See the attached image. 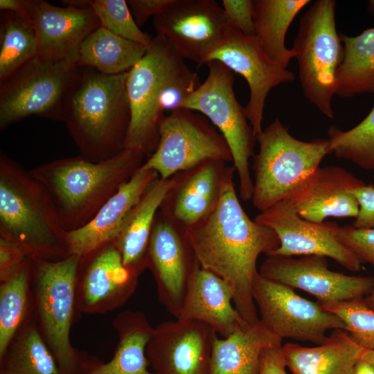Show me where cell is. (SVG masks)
Returning a JSON list of instances; mask_svg holds the SVG:
<instances>
[{"label": "cell", "instance_id": "1", "mask_svg": "<svg viewBox=\"0 0 374 374\" xmlns=\"http://www.w3.org/2000/svg\"><path fill=\"white\" fill-rule=\"evenodd\" d=\"M235 171L233 165L229 167L215 209L186 234L200 267L229 284L235 309L251 326L259 320L253 296L257 260L262 253L270 256L280 242L271 229L244 211L235 188Z\"/></svg>", "mask_w": 374, "mask_h": 374}, {"label": "cell", "instance_id": "2", "mask_svg": "<svg viewBox=\"0 0 374 374\" xmlns=\"http://www.w3.org/2000/svg\"><path fill=\"white\" fill-rule=\"evenodd\" d=\"M200 84L198 74L169 43L158 35L152 37L143 56L127 75L131 120L125 148L152 154L165 112L181 108Z\"/></svg>", "mask_w": 374, "mask_h": 374}, {"label": "cell", "instance_id": "3", "mask_svg": "<svg viewBox=\"0 0 374 374\" xmlns=\"http://www.w3.org/2000/svg\"><path fill=\"white\" fill-rule=\"evenodd\" d=\"M127 72L107 75L78 66L64 100L63 122L86 159L104 161L125 148L131 120Z\"/></svg>", "mask_w": 374, "mask_h": 374}, {"label": "cell", "instance_id": "4", "mask_svg": "<svg viewBox=\"0 0 374 374\" xmlns=\"http://www.w3.org/2000/svg\"><path fill=\"white\" fill-rule=\"evenodd\" d=\"M140 150L125 148L112 158L93 162L79 155L30 170L49 195L66 231L86 225L144 163Z\"/></svg>", "mask_w": 374, "mask_h": 374}, {"label": "cell", "instance_id": "5", "mask_svg": "<svg viewBox=\"0 0 374 374\" xmlns=\"http://www.w3.org/2000/svg\"><path fill=\"white\" fill-rule=\"evenodd\" d=\"M0 238L31 259L69 256L66 231L43 186L13 159L0 153Z\"/></svg>", "mask_w": 374, "mask_h": 374}, {"label": "cell", "instance_id": "6", "mask_svg": "<svg viewBox=\"0 0 374 374\" xmlns=\"http://www.w3.org/2000/svg\"><path fill=\"white\" fill-rule=\"evenodd\" d=\"M30 259L33 319L62 374H80L84 357L70 333L79 314L75 286L80 257L59 260Z\"/></svg>", "mask_w": 374, "mask_h": 374}, {"label": "cell", "instance_id": "7", "mask_svg": "<svg viewBox=\"0 0 374 374\" xmlns=\"http://www.w3.org/2000/svg\"><path fill=\"white\" fill-rule=\"evenodd\" d=\"M258 152L253 157L251 202L260 212L285 199L331 153L328 139L303 141L275 119L256 136Z\"/></svg>", "mask_w": 374, "mask_h": 374}, {"label": "cell", "instance_id": "8", "mask_svg": "<svg viewBox=\"0 0 374 374\" xmlns=\"http://www.w3.org/2000/svg\"><path fill=\"white\" fill-rule=\"evenodd\" d=\"M335 6L334 0L316 1L301 17L291 48L305 97L329 118L334 117L336 73L344 55Z\"/></svg>", "mask_w": 374, "mask_h": 374}, {"label": "cell", "instance_id": "9", "mask_svg": "<svg viewBox=\"0 0 374 374\" xmlns=\"http://www.w3.org/2000/svg\"><path fill=\"white\" fill-rule=\"evenodd\" d=\"M206 78L184 101L181 108L204 116L218 130L231 150L239 178V195L244 201L251 199L253 179L249 159L254 156L256 134L235 94L233 72L217 61L206 64Z\"/></svg>", "mask_w": 374, "mask_h": 374}, {"label": "cell", "instance_id": "10", "mask_svg": "<svg viewBox=\"0 0 374 374\" xmlns=\"http://www.w3.org/2000/svg\"><path fill=\"white\" fill-rule=\"evenodd\" d=\"M78 69L37 55L0 82V131L32 116L63 121L64 100Z\"/></svg>", "mask_w": 374, "mask_h": 374}, {"label": "cell", "instance_id": "11", "mask_svg": "<svg viewBox=\"0 0 374 374\" xmlns=\"http://www.w3.org/2000/svg\"><path fill=\"white\" fill-rule=\"evenodd\" d=\"M159 143L141 168L170 179L210 160L233 162L231 150L218 130L202 114L179 108L166 114L159 129Z\"/></svg>", "mask_w": 374, "mask_h": 374}, {"label": "cell", "instance_id": "12", "mask_svg": "<svg viewBox=\"0 0 374 374\" xmlns=\"http://www.w3.org/2000/svg\"><path fill=\"white\" fill-rule=\"evenodd\" d=\"M260 321L274 335L321 344L326 332L344 330V323L321 304L296 294L293 288L267 278L260 274L253 286Z\"/></svg>", "mask_w": 374, "mask_h": 374}, {"label": "cell", "instance_id": "13", "mask_svg": "<svg viewBox=\"0 0 374 374\" xmlns=\"http://www.w3.org/2000/svg\"><path fill=\"white\" fill-rule=\"evenodd\" d=\"M212 61L222 63L247 81L250 95L244 108L257 136L262 130L263 110L269 92L280 84L294 81V74L271 60L255 36L231 28L206 54L202 64Z\"/></svg>", "mask_w": 374, "mask_h": 374}, {"label": "cell", "instance_id": "14", "mask_svg": "<svg viewBox=\"0 0 374 374\" xmlns=\"http://www.w3.org/2000/svg\"><path fill=\"white\" fill-rule=\"evenodd\" d=\"M200 267L186 231L158 211L150 240L148 268L157 286L158 299L178 318L187 290Z\"/></svg>", "mask_w": 374, "mask_h": 374}, {"label": "cell", "instance_id": "15", "mask_svg": "<svg viewBox=\"0 0 374 374\" xmlns=\"http://www.w3.org/2000/svg\"><path fill=\"white\" fill-rule=\"evenodd\" d=\"M254 220L277 235L280 245L270 256H320L335 260L350 271L361 270L360 260L337 238V223L306 220L287 199L260 212Z\"/></svg>", "mask_w": 374, "mask_h": 374}, {"label": "cell", "instance_id": "16", "mask_svg": "<svg viewBox=\"0 0 374 374\" xmlns=\"http://www.w3.org/2000/svg\"><path fill=\"white\" fill-rule=\"evenodd\" d=\"M258 271L267 278L313 295L321 305L362 299L374 287V277L332 271L327 258L320 256H269Z\"/></svg>", "mask_w": 374, "mask_h": 374}, {"label": "cell", "instance_id": "17", "mask_svg": "<svg viewBox=\"0 0 374 374\" xmlns=\"http://www.w3.org/2000/svg\"><path fill=\"white\" fill-rule=\"evenodd\" d=\"M153 26L178 55L198 64L230 28L213 0H175L153 18Z\"/></svg>", "mask_w": 374, "mask_h": 374}, {"label": "cell", "instance_id": "18", "mask_svg": "<svg viewBox=\"0 0 374 374\" xmlns=\"http://www.w3.org/2000/svg\"><path fill=\"white\" fill-rule=\"evenodd\" d=\"M139 276L125 266L114 242L80 257L75 286L79 314H102L123 306L135 292Z\"/></svg>", "mask_w": 374, "mask_h": 374}, {"label": "cell", "instance_id": "19", "mask_svg": "<svg viewBox=\"0 0 374 374\" xmlns=\"http://www.w3.org/2000/svg\"><path fill=\"white\" fill-rule=\"evenodd\" d=\"M216 335L198 321H166L154 327L146 356L156 374H207Z\"/></svg>", "mask_w": 374, "mask_h": 374}, {"label": "cell", "instance_id": "20", "mask_svg": "<svg viewBox=\"0 0 374 374\" xmlns=\"http://www.w3.org/2000/svg\"><path fill=\"white\" fill-rule=\"evenodd\" d=\"M34 27L37 55L78 65L80 46L100 26L91 8L60 7L44 0H24Z\"/></svg>", "mask_w": 374, "mask_h": 374}, {"label": "cell", "instance_id": "21", "mask_svg": "<svg viewBox=\"0 0 374 374\" xmlns=\"http://www.w3.org/2000/svg\"><path fill=\"white\" fill-rule=\"evenodd\" d=\"M365 183L339 166L318 168L289 193V199L303 219L322 223L328 217H354L359 204L353 193Z\"/></svg>", "mask_w": 374, "mask_h": 374}, {"label": "cell", "instance_id": "22", "mask_svg": "<svg viewBox=\"0 0 374 374\" xmlns=\"http://www.w3.org/2000/svg\"><path fill=\"white\" fill-rule=\"evenodd\" d=\"M229 167L210 160L177 173L159 210L185 231L199 223L217 207Z\"/></svg>", "mask_w": 374, "mask_h": 374}, {"label": "cell", "instance_id": "23", "mask_svg": "<svg viewBox=\"0 0 374 374\" xmlns=\"http://www.w3.org/2000/svg\"><path fill=\"white\" fill-rule=\"evenodd\" d=\"M158 177L156 172L141 167L86 225L66 231L69 256L80 258L114 242L134 206Z\"/></svg>", "mask_w": 374, "mask_h": 374}, {"label": "cell", "instance_id": "24", "mask_svg": "<svg viewBox=\"0 0 374 374\" xmlns=\"http://www.w3.org/2000/svg\"><path fill=\"white\" fill-rule=\"evenodd\" d=\"M229 284L214 273L199 267L189 283L178 318L200 321L222 338L248 327L235 309Z\"/></svg>", "mask_w": 374, "mask_h": 374}, {"label": "cell", "instance_id": "25", "mask_svg": "<svg viewBox=\"0 0 374 374\" xmlns=\"http://www.w3.org/2000/svg\"><path fill=\"white\" fill-rule=\"evenodd\" d=\"M112 326L118 339L113 357L103 363L84 357L80 374H156L148 368L146 348L154 328L145 314L138 310L121 312Z\"/></svg>", "mask_w": 374, "mask_h": 374}, {"label": "cell", "instance_id": "26", "mask_svg": "<svg viewBox=\"0 0 374 374\" xmlns=\"http://www.w3.org/2000/svg\"><path fill=\"white\" fill-rule=\"evenodd\" d=\"M172 184V177L155 179L132 208L114 242L125 266L139 276L148 268L155 217Z\"/></svg>", "mask_w": 374, "mask_h": 374}, {"label": "cell", "instance_id": "27", "mask_svg": "<svg viewBox=\"0 0 374 374\" xmlns=\"http://www.w3.org/2000/svg\"><path fill=\"white\" fill-rule=\"evenodd\" d=\"M282 342L260 321L239 328L225 338L213 339L207 374H259L260 357L267 346Z\"/></svg>", "mask_w": 374, "mask_h": 374}, {"label": "cell", "instance_id": "28", "mask_svg": "<svg viewBox=\"0 0 374 374\" xmlns=\"http://www.w3.org/2000/svg\"><path fill=\"white\" fill-rule=\"evenodd\" d=\"M283 350L292 374H353L364 350L340 329L333 330L319 346L287 343Z\"/></svg>", "mask_w": 374, "mask_h": 374}, {"label": "cell", "instance_id": "29", "mask_svg": "<svg viewBox=\"0 0 374 374\" xmlns=\"http://www.w3.org/2000/svg\"><path fill=\"white\" fill-rule=\"evenodd\" d=\"M309 0H254L255 37L271 60L287 69L294 57L285 42L287 30Z\"/></svg>", "mask_w": 374, "mask_h": 374}, {"label": "cell", "instance_id": "30", "mask_svg": "<svg viewBox=\"0 0 374 374\" xmlns=\"http://www.w3.org/2000/svg\"><path fill=\"white\" fill-rule=\"evenodd\" d=\"M147 46L121 37L99 26L82 42L78 66L115 75L129 71L143 56Z\"/></svg>", "mask_w": 374, "mask_h": 374}, {"label": "cell", "instance_id": "31", "mask_svg": "<svg viewBox=\"0 0 374 374\" xmlns=\"http://www.w3.org/2000/svg\"><path fill=\"white\" fill-rule=\"evenodd\" d=\"M343 60L336 73L335 94L341 98L374 93V28L350 37L340 35Z\"/></svg>", "mask_w": 374, "mask_h": 374}, {"label": "cell", "instance_id": "32", "mask_svg": "<svg viewBox=\"0 0 374 374\" xmlns=\"http://www.w3.org/2000/svg\"><path fill=\"white\" fill-rule=\"evenodd\" d=\"M31 262L28 258L9 278L0 281V357L32 317Z\"/></svg>", "mask_w": 374, "mask_h": 374}, {"label": "cell", "instance_id": "33", "mask_svg": "<svg viewBox=\"0 0 374 374\" xmlns=\"http://www.w3.org/2000/svg\"><path fill=\"white\" fill-rule=\"evenodd\" d=\"M0 374H62L33 317L0 357Z\"/></svg>", "mask_w": 374, "mask_h": 374}, {"label": "cell", "instance_id": "34", "mask_svg": "<svg viewBox=\"0 0 374 374\" xmlns=\"http://www.w3.org/2000/svg\"><path fill=\"white\" fill-rule=\"evenodd\" d=\"M37 55L34 27L27 15L1 12L0 15V82Z\"/></svg>", "mask_w": 374, "mask_h": 374}, {"label": "cell", "instance_id": "35", "mask_svg": "<svg viewBox=\"0 0 374 374\" xmlns=\"http://www.w3.org/2000/svg\"><path fill=\"white\" fill-rule=\"evenodd\" d=\"M328 134L331 153L362 168L374 170V106L353 128L344 131L330 126Z\"/></svg>", "mask_w": 374, "mask_h": 374}, {"label": "cell", "instance_id": "36", "mask_svg": "<svg viewBox=\"0 0 374 374\" xmlns=\"http://www.w3.org/2000/svg\"><path fill=\"white\" fill-rule=\"evenodd\" d=\"M100 26L124 39L148 46L152 37L139 28L125 0H88Z\"/></svg>", "mask_w": 374, "mask_h": 374}, {"label": "cell", "instance_id": "37", "mask_svg": "<svg viewBox=\"0 0 374 374\" xmlns=\"http://www.w3.org/2000/svg\"><path fill=\"white\" fill-rule=\"evenodd\" d=\"M321 306L344 323L345 330L359 347L374 350V310L363 298Z\"/></svg>", "mask_w": 374, "mask_h": 374}, {"label": "cell", "instance_id": "38", "mask_svg": "<svg viewBox=\"0 0 374 374\" xmlns=\"http://www.w3.org/2000/svg\"><path fill=\"white\" fill-rule=\"evenodd\" d=\"M337 238L360 260L374 267V228L356 229L352 225L338 226Z\"/></svg>", "mask_w": 374, "mask_h": 374}, {"label": "cell", "instance_id": "39", "mask_svg": "<svg viewBox=\"0 0 374 374\" xmlns=\"http://www.w3.org/2000/svg\"><path fill=\"white\" fill-rule=\"evenodd\" d=\"M222 7L230 28L247 36H255L253 1L222 0Z\"/></svg>", "mask_w": 374, "mask_h": 374}, {"label": "cell", "instance_id": "40", "mask_svg": "<svg viewBox=\"0 0 374 374\" xmlns=\"http://www.w3.org/2000/svg\"><path fill=\"white\" fill-rule=\"evenodd\" d=\"M359 212L352 226L356 229L374 228V185L364 184L354 190Z\"/></svg>", "mask_w": 374, "mask_h": 374}, {"label": "cell", "instance_id": "41", "mask_svg": "<svg viewBox=\"0 0 374 374\" xmlns=\"http://www.w3.org/2000/svg\"><path fill=\"white\" fill-rule=\"evenodd\" d=\"M28 258L18 247L0 238V281L12 276Z\"/></svg>", "mask_w": 374, "mask_h": 374}, {"label": "cell", "instance_id": "42", "mask_svg": "<svg viewBox=\"0 0 374 374\" xmlns=\"http://www.w3.org/2000/svg\"><path fill=\"white\" fill-rule=\"evenodd\" d=\"M175 0H127L132 16L141 28L150 18L166 10Z\"/></svg>", "mask_w": 374, "mask_h": 374}, {"label": "cell", "instance_id": "43", "mask_svg": "<svg viewBox=\"0 0 374 374\" xmlns=\"http://www.w3.org/2000/svg\"><path fill=\"white\" fill-rule=\"evenodd\" d=\"M282 342L270 345L262 353L259 374H287Z\"/></svg>", "mask_w": 374, "mask_h": 374}, {"label": "cell", "instance_id": "44", "mask_svg": "<svg viewBox=\"0 0 374 374\" xmlns=\"http://www.w3.org/2000/svg\"><path fill=\"white\" fill-rule=\"evenodd\" d=\"M0 10L28 16L24 0H0Z\"/></svg>", "mask_w": 374, "mask_h": 374}, {"label": "cell", "instance_id": "45", "mask_svg": "<svg viewBox=\"0 0 374 374\" xmlns=\"http://www.w3.org/2000/svg\"><path fill=\"white\" fill-rule=\"evenodd\" d=\"M353 374H374V364L361 358L356 364Z\"/></svg>", "mask_w": 374, "mask_h": 374}, {"label": "cell", "instance_id": "46", "mask_svg": "<svg viewBox=\"0 0 374 374\" xmlns=\"http://www.w3.org/2000/svg\"><path fill=\"white\" fill-rule=\"evenodd\" d=\"M366 305L374 310V287L369 294L363 298Z\"/></svg>", "mask_w": 374, "mask_h": 374}, {"label": "cell", "instance_id": "47", "mask_svg": "<svg viewBox=\"0 0 374 374\" xmlns=\"http://www.w3.org/2000/svg\"><path fill=\"white\" fill-rule=\"evenodd\" d=\"M374 364V350H364L362 357Z\"/></svg>", "mask_w": 374, "mask_h": 374}, {"label": "cell", "instance_id": "48", "mask_svg": "<svg viewBox=\"0 0 374 374\" xmlns=\"http://www.w3.org/2000/svg\"><path fill=\"white\" fill-rule=\"evenodd\" d=\"M368 10L371 15H374V0L369 1Z\"/></svg>", "mask_w": 374, "mask_h": 374}]
</instances>
